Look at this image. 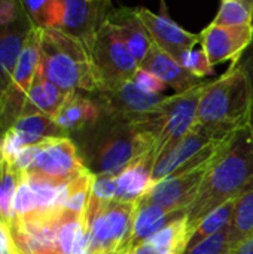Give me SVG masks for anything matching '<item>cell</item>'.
<instances>
[{
  "mask_svg": "<svg viewBox=\"0 0 253 254\" xmlns=\"http://www.w3.org/2000/svg\"><path fill=\"white\" fill-rule=\"evenodd\" d=\"M164 122L163 103L143 122H130L107 113L82 129L85 138L81 158L94 176H118L136 159L155 150Z\"/></svg>",
  "mask_w": 253,
  "mask_h": 254,
  "instance_id": "cell-1",
  "label": "cell"
},
{
  "mask_svg": "<svg viewBox=\"0 0 253 254\" xmlns=\"http://www.w3.org/2000/svg\"><path fill=\"white\" fill-rule=\"evenodd\" d=\"M253 183V132L251 125L237 132L230 149L204 180L186 210V246L197 225L219 205L239 198Z\"/></svg>",
  "mask_w": 253,
  "mask_h": 254,
  "instance_id": "cell-2",
  "label": "cell"
},
{
  "mask_svg": "<svg viewBox=\"0 0 253 254\" xmlns=\"http://www.w3.org/2000/svg\"><path fill=\"white\" fill-rule=\"evenodd\" d=\"M252 113V89L239 61L207 83L198 103L195 125L216 138L231 137L251 125Z\"/></svg>",
  "mask_w": 253,
  "mask_h": 254,
  "instance_id": "cell-3",
  "label": "cell"
},
{
  "mask_svg": "<svg viewBox=\"0 0 253 254\" xmlns=\"http://www.w3.org/2000/svg\"><path fill=\"white\" fill-rule=\"evenodd\" d=\"M37 71L61 91L100 92L101 85L91 52L79 39L57 30H42Z\"/></svg>",
  "mask_w": 253,
  "mask_h": 254,
  "instance_id": "cell-4",
  "label": "cell"
},
{
  "mask_svg": "<svg viewBox=\"0 0 253 254\" xmlns=\"http://www.w3.org/2000/svg\"><path fill=\"white\" fill-rule=\"evenodd\" d=\"M91 58L101 85V91L115 89L131 82L139 70V63L122 40L115 24L109 19L101 25L95 36Z\"/></svg>",
  "mask_w": 253,
  "mask_h": 254,
  "instance_id": "cell-5",
  "label": "cell"
},
{
  "mask_svg": "<svg viewBox=\"0 0 253 254\" xmlns=\"http://www.w3.org/2000/svg\"><path fill=\"white\" fill-rule=\"evenodd\" d=\"M137 202L113 201L85 219L86 253L122 254L128 241Z\"/></svg>",
  "mask_w": 253,
  "mask_h": 254,
  "instance_id": "cell-6",
  "label": "cell"
},
{
  "mask_svg": "<svg viewBox=\"0 0 253 254\" xmlns=\"http://www.w3.org/2000/svg\"><path fill=\"white\" fill-rule=\"evenodd\" d=\"M40 36L42 30L33 27L27 36L10 85L0 97V134L4 135L24 112L27 94L34 80L40 61Z\"/></svg>",
  "mask_w": 253,
  "mask_h": 254,
  "instance_id": "cell-7",
  "label": "cell"
},
{
  "mask_svg": "<svg viewBox=\"0 0 253 254\" xmlns=\"http://www.w3.org/2000/svg\"><path fill=\"white\" fill-rule=\"evenodd\" d=\"M209 82L210 80L201 82L192 89L164 98V122L155 143V162L169 153L195 127L198 103Z\"/></svg>",
  "mask_w": 253,
  "mask_h": 254,
  "instance_id": "cell-8",
  "label": "cell"
},
{
  "mask_svg": "<svg viewBox=\"0 0 253 254\" xmlns=\"http://www.w3.org/2000/svg\"><path fill=\"white\" fill-rule=\"evenodd\" d=\"M221 159L222 156L195 168L177 171L155 183L143 198L169 213L186 211L197 198L204 180Z\"/></svg>",
  "mask_w": 253,
  "mask_h": 254,
  "instance_id": "cell-9",
  "label": "cell"
},
{
  "mask_svg": "<svg viewBox=\"0 0 253 254\" xmlns=\"http://www.w3.org/2000/svg\"><path fill=\"white\" fill-rule=\"evenodd\" d=\"M110 3L88 0H61L57 30H61L85 43L91 52L95 36L109 19Z\"/></svg>",
  "mask_w": 253,
  "mask_h": 254,
  "instance_id": "cell-10",
  "label": "cell"
},
{
  "mask_svg": "<svg viewBox=\"0 0 253 254\" xmlns=\"http://www.w3.org/2000/svg\"><path fill=\"white\" fill-rule=\"evenodd\" d=\"M86 170L73 140L64 137L45 141L30 171L39 173L43 177L63 185Z\"/></svg>",
  "mask_w": 253,
  "mask_h": 254,
  "instance_id": "cell-11",
  "label": "cell"
},
{
  "mask_svg": "<svg viewBox=\"0 0 253 254\" xmlns=\"http://www.w3.org/2000/svg\"><path fill=\"white\" fill-rule=\"evenodd\" d=\"M100 107L104 113L130 122H143L154 115L166 95H149L140 91L133 80L115 89L98 92Z\"/></svg>",
  "mask_w": 253,
  "mask_h": 254,
  "instance_id": "cell-12",
  "label": "cell"
},
{
  "mask_svg": "<svg viewBox=\"0 0 253 254\" xmlns=\"http://www.w3.org/2000/svg\"><path fill=\"white\" fill-rule=\"evenodd\" d=\"M136 13L146 27L154 45L174 60L185 51L194 49L197 43H201L200 34L186 31L167 13H154L146 7H136Z\"/></svg>",
  "mask_w": 253,
  "mask_h": 254,
  "instance_id": "cell-13",
  "label": "cell"
},
{
  "mask_svg": "<svg viewBox=\"0 0 253 254\" xmlns=\"http://www.w3.org/2000/svg\"><path fill=\"white\" fill-rule=\"evenodd\" d=\"M200 37L201 49L213 67L228 60L239 63L243 52L253 43V25L222 27L212 22L200 33Z\"/></svg>",
  "mask_w": 253,
  "mask_h": 254,
  "instance_id": "cell-14",
  "label": "cell"
},
{
  "mask_svg": "<svg viewBox=\"0 0 253 254\" xmlns=\"http://www.w3.org/2000/svg\"><path fill=\"white\" fill-rule=\"evenodd\" d=\"M186 216V211H174L169 213L161 207L146 201L145 198L137 201V207L133 217L131 232L128 241L124 247L122 254H131L139 246L152 238L157 232H160L167 225L180 220Z\"/></svg>",
  "mask_w": 253,
  "mask_h": 254,
  "instance_id": "cell-15",
  "label": "cell"
},
{
  "mask_svg": "<svg viewBox=\"0 0 253 254\" xmlns=\"http://www.w3.org/2000/svg\"><path fill=\"white\" fill-rule=\"evenodd\" d=\"M216 137L209 134L200 127H194L169 153L161 156L152 168V186L182 168L186 162L194 159L206 146H209Z\"/></svg>",
  "mask_w": 253,
  "mask_h": 254,
  "instance_id": "cell-16",
  "label": "cell"
},
{
  "mask_svg": "<svg viewBox=\"0 0 253 254\" xmlns=\"http://www.w3.org/2000/svg\"><path fill=\"white\" fill-rule=\"evenodd\" d=\"M33 27L34 24L24 10L13 24L0 28V97L10 85L24 43Z\"/></svg>",
  "mask_w": 253,
  "mask_h": 254,
  "instance_id": "cell-17",
  "label": "cell"
},
{
  "mask_svg": "<svg viewBox=\"0 0 253 254\" xmlns=\"http://www.w3.org/2000/svg\"><path fill=\"white\" fill-rule=\"evenodd\" d=\"M155 164L154 152L148 153L116 176V201L137 202L152 188V168Z\"/></svg>",
  "mask_w": 253,
  "mask_h": 254,
  "instance_id": "cell-18",
  "label": "cell"
},
{
  "mask_svg": "<svg viewBox=\"0 0 253 254\" xmlns=\"http://www.w3.org/2000/svg\"><path fill=\"white\" fill-rule=\"evenodd\" d=\"M139 68H145L151 73H154L157 77H160L169 88L174 89L176 94L185 92L188 89L195 88L203 80L192 76L189 71H186L173 57L161 51L160 48L154 46L148 57L143 60Z\"/></svg>",
  "mask_w": 253,
  "mask_h": 254,
  "instance_id": "cell-19",
  "label": "cell"
},
{
  "mask_svg": "<svg viewBox=\"0 0 253 254\" xmlns=\"http://www.w3.org/2000/svg\"><path fill=\"white\" fill-rule=\"evenodd\" d=\"M109 21L115 24L122 40L125 42V45L128 46L130 52L133 54V57L136 58L140 67V64L143 63V60L148 57V54L155 45L146 27L139 19L136 13V7L134 9L124 7L121 10H112Z\"/></svg>",
  "mask_w": 253,
  "mask_h": 254,
  "instance_id": "cell-20",
  "label": "cell"
},
{
  "mask_svg": "<svg viewBox=\"0 0 253 254\" xmlns=\"http://www.w3.org/2000/svg\"><path fill=\"white\" fill-rule=\"evenodd\" d=\"M101 113L103 110L100 104L81 95L79 92H70L54 121L69 134L70 131H82L91 127L100 119Z\"/></svg>",
  "mask_w": 253,
  "mask_h": 254,
  "instance_id": "cell-21",
  "label": "cell"
},
{
  "mask_svg": "<svg viewBox=\"0 0 253 254\" xmlns=\"http://www.w3.org/2000/svg\"><path fill=\"white\" fill-rule=\"evenodd\" d=\"M67 95H69L67 92L61 91L58 86L51 83L37 71L30 86V91L27 94V101H25L22 115L43 113L54 119L57 113L60 112L61 106L64 104Z\"/></svg>",
  "mask_w": 253,
  "mask_h": 254,
  "instance_id": "cell-22",
  "label": "cell"
},
{
  "mask_svg": "<svg viewBox=\"0 0 253 254\" xmlns=\"http://www.w3.org/2000/svg\"><path fill=\"white\" fill-rule=\"evenodd\" d=\"M13 129L22 138L25 146H36L52 138L67 137V132L61 129L51 116L43 113L22 115L13 125Z\"/></svg>",
  "mask_w": 253,
  "mask_h": 254,
  "instance_id": "cell-23",
  "label": "cell"
},
{
  "mask_svg": "<svg viewBox=\"0 0 253 254\" xmlns=\"http://www.w3.org/2000/svg\"><path fill=\"white\" fill-rule=\"evenodd\" d=\"M253 237V183L237 198L233 222L230 225V252Z\"/></svg>",
  "mask_w": 253,
  "mask_h": 254,
  "instance_id": "cell-24",
  "label": "cell"
},
{
  "mask_svg": "<svg viewBox=\"0 0 253 254\" xmlns=\"http://www.w3.org/2000/svg\"><path fill=\"white\" fill-rule=\"evenodd\" d=\"M236 205H237V198L230 199L228 202L219 205L216 210H213L212 213H209L194 229V232L191 234L189 240H188V249H192L194 246H197L198 243L207 240L209 237L224 231L225 228H228L233 222L234 217V211H236ZM185 250V252H186Z\"/></svg>",
  "mask_w": 253,
  "mask_h": 254,
  "instance_id": "cell-25",
  "label": "cell"
},
{
  "mask_svg": "<svg viewBox=\"0 0 253 254\" xmlns=\"http://www.w3.org/2000/svg\"><path fill=\"white\" fill-rule=\"evenodd\" d=\"M86 223L82 219L73 217L66 213L58 229V253L85 254L86 253Z\"/></svg>",
  "mask_w": 253,
  "mask_h": 254,
  "instance_id": "cell-26",
  "label": "cell"
},
{
  "mask_svg": "<svg viewBox=\"0 0 253 254\" xmlns=\"http://www.w3.org/2000/svg\"><path fill=\"white\" fill-rule=\"evenodd\" d=\"M92 182H94V174L89 170L84 171L81 176L67 182L69 199H67V204L64 208V211L67 214L78 217V219H82V220L85 219V213H86L89 198H91Z\"/></svg>",
  "mask_w": 253,
  "mask_h": 254,
  "instance_id": "cell-27",
  "label": "cell"
},
{
  "mask_svg": "<svg viewBox=\"0 0 253 254\" xmlns=\"http://www.w3.org/2000/svg\"><path fill=\"white\" fill-rule=\"evenodd\" d=\"M212 22L222 27L253 25V1L252 0H224Z\"/></svg>",
  "mask_w": 253,
  "mask_h": 254,
  "instance_id": "cell-28",
  "label": "cell"
},
{
  "mask_svg": "<svg viewBox=\"0 0 253 254\" xmlns=\"http://www.w3.org/2000/svg\"><path fill=\"white\" fill-rule=\"evenodd\" d=\"M36 211H37V201H36L33 189L28 185L25 173L18 174V185H16V190H15V196L12 202L13 219L10 223L27 220L31 216H34Z\"/></svg>",
  "mask_w": 253,
  "mask_h": 254,
  "instance_id": "cell-29",
  "label": "cell"
},
{
  "mask_svg": "<svg viewBox=\"0 0 253 254\" xmlns=\"http://www.w3.org/2000/svg\"><path fill=\"white\" fill-rule=\"evenodd\" d=\"M116 199V177L115 176H94L89 204L85 213V219L97 213L100 208ZM84 219V220H85Z\"/></svg>",
  "mask_w": 253,
  "mask_h": 254,
  "instance_id": "cell-30",
  "label": "cell"
},
{
  "mask_svg": "<svg viewBox=\"0 0 253 254\" xmlns=\"http://www.w3.org/2000/svg\"><path fill=\"white\" fill-rule=\"evenodd\" d=\"M186 71H189L192 76L203 79L210 74H213V65L210 64L206 52L203 49H189L179 55L176 60Z\"/></svg>",
  "mask_w": 253,
  "mask_h": 254,
  "instance_id": "cell-31",
  "label": "cell"
},
{
  "mask_svg": "<svg viewBox=\"0 0 253 254\" xmlns=\"http://www.w3.org/2000/svg\"><path fill=\"white\" fill-rule=\"evenodd\" d=\"M230 253V226L224 231L198 243L183 254H228Z\"/></svg>",
  "mask_w": 253,
  "mask_h": 254,
  "instance_id": "cell-32",
  "label": "cell"
},
{
  "mask_svg": "<svg viewBox=\"0 0 253 254\" xmlns=\"http://www.w3.org/2000/svg\"><path fill=\"white\" fill-rule=\"evenodd\" d=\"M133 83L140 89L143 91L145 94H149V95H161L167 85L160 79L157 77L154 73L145 70V68H139L133 77Z\"/></svg>",
  "mask_w": 253,
  "mask_h": 254,
  "instance_id": "cell-33",
  "label": "cell"
},
{
  "mask_svg": "<svg viewBox=\"0 0 253 254\" xmlns=\"http://www.w3.org/2000/svg\"><path fill=\"white\" fill-rule=\"evenodd\" d=\"M1 156H3V164H6L9 168L13 165L16 156L19 155V152L27 147L22 141V138L18 135V132L10 128L1 138Z\"/></svg>",
  "mask_w": 253,
  "mask_h": 254,
  "instance_id": "cell-34",
  "label": "cell"
},
{
  "mask_svg": "<svg viewBox=\"0 0 253 254\" xmlns=\"http://www.w3.org/2000/svg\"><path fill=\"white\" fill-rule=\"evenodd\" d=\"M22 12V3L12 0H0V28L13 24Z\"/></svg>",
  "mask_w": 253,
  "mask_h": 254,
  "instance_id": "cell-35",
  "label": "cell"
},
{
  "mask_svg": "<svg viewBox=\"0 0 253 254\" xmlns=\"http://www.w3.org/2000/svg\"><path fill=\"white\" fill-rule=\"evenodd\" d=\"M0 252H13L9 226L0 222Z\"/></svg>",
  "mask_w": 253,
  "mask_h": 254,
  "instance_id": "cell-36",
  "label": "cell"
},
{
  "mask_svg": "<svg viewBox=\"0 0 253 254\" xmlns=\"http://www.w3.org/2000/svg\"><path fill=\"white\" fill-rule=\"evenodd\" d=\"M242 65L246 71V76H248V80H249V85H251V89H252V98H253V43L251 52L246 55V58L242 61ZM253 118V113H252Z\"/></svg>",
  "mask_w": 253,
  "mask_h": 254,
  "instance_id": "cell-37",
  "label": "cell"
},
{
  "mask_svg": "<svg viewBox=\"0 0 253 254\" xmlns=\"http://www.w3.org/2000/svg\"><path fill=\"white\" fill-rule=\"evenodd\" d=\"M228 254H253V237Z\"/></svg>",
  "mask_w": 253,
  "mask_h": 254,
  "instance_id": "cell-38",
  "label": "cell"
},
{
  "mask_svg": "<svg viewBox=\"0 0 253 254\" xmlns=\"http://www.w3.org/2000/svg\"><path fill=\"white\" fill-rule=\"evenodd\" d=\"M1 138L3 135L0 134V146H1ZM1 174H3V156H1V147H0V182H1Z\"/></svg>",
  "mask_w": 253,
  "mask_h": 254,
  "instance_id": "cell-39",
  "label": "cell"
},
{
  "mask_svg": "<svg viewBox=\"0 0 253 254\" xmlns=\"http://www.w3.org/2000/svg\"><path fill=\"white\" fill-rule=\"evenodd\" d=\"M0 254H12V252H0Z\"/></svg>",
  "mask_w": 253,
  "mask_h": 254,
  "instance_id": "cell-40",
  "label": "cell"
}]
</instances>
